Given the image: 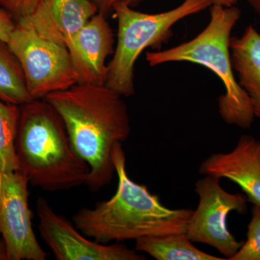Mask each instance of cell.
<instances>
[{"instance_id": "4", "label": "cell", "mask_w": 260, "mask_h": 260, "mask_svg": "<svg viewBox=\"0 0 260 260\" xmlns=\"http://www.w3.org/2000/svg\"><path fill=\"white\" fill-rule=\"evenodd\" d=\"M210 20L204 30L177 47L146 53L150 67L171 62L195 63L213 72L223 83L225 93L218 98V112L228 124L249 129L254 116L250 100L236 79L230 43L232 32L241 18L236 6L213 5Z\"/></svg>"}, {"instance_id": "20", "label": "cell", "mask_w": 260, "mask_h": 260, "mask_svg": "<svg viewBox=\"0 0 260 260\" xmlns=\"http://www.w3.org/2000/svg\"><path fill=\"white\" fill-rule=\"evenodd\" d=\"M94 3L99 9V13L107 15L113 11V8L118 3H124L132 8H135L145 0H90Z\"/></svg>"}, {"instance_id": "3", "label": "cell", "mask_w": 260, "mask_h": 260, "mask_svg": "<svg viewBox=\"0 0 260 260\" xmlns=\"http://www.w3.org/2000/svg\"><path fill=\"white\" fill-rule=\"evenodd\" d=\"M15 150L20 171L42 190L86 184L90 168L76 153L60 115L45 99L20 106Z\"/></svg>"}, {"instance_id": "2", "label": "cell", "mask_w": 260, "mask_h": 260, "mask_svg": "<svg viewBox=\"0 0 260 260\" xmlns=\"http://www.w3.org/2000/svg\"><path fill=\"white\" fill-rule=\"evenodd\" d=\"M112 157L118 177L115 194L93 208L77 212L73 217L75 227L102 244L186 233L194 210L170 209L147 186L132 180L126 172L122 143L114 147Z\"/></svg>"}, {"instance_id": "22", "label": "cell", "mask_w": 260, "mask_h": 260, "mask_svg": "<svg viewBox=\"0 0 260 260\" xmlns=\"http://www.w3.org/2000/svg\"><path fill=\"white\" fill-rule=\"evenodd\" d=\"M246 1L260 16V0H246Z\"/></svg>"}, {"instance_id": "19", "label": "cell", "mask_w": 260, "mask_h": 260, "mask_svg": "<svg viewBox=\"0 0 260 260\" xmlns=\"http://www.w3.org/2000/svg\"><path fill=\"white\" fill-rule=\"evenodd\" d=\"M16 25V20L6 10L0 8V39L8 42Z\"/></svg>"}, {"instance_id": "23", "label": "cell", "mask_w": 260, "mask_h": 260, "mask_svg": "<svg viewBox=\"0 0 260 260\" xmlns=\"http://www.w3.org/2000/svg\"><path fill=\"white\" fill-rule=\"evenodd\" d=\"M0 260H8L4 242L1 240H0Z\"/></svg>"}, {"instance_id": "10", "label": "cell", "mask_w": 260, "mask_h": 260, "mask_svg": "<svg viewBox=\"0 0 260 260\" xmlns=\"http://www.w3.org/2000/svg\"><path fill=\"white\" fill-rule=\"evenodd\" d=\"M107 15L98 13L66 44L78 83L104 85L108 56L114 52V34Z\"/></svg>"}, {"instance_id": "5", "label": "cell", "mask_w": 260, "mask_h": 260, "mask_svg": "<svg viewBox=\"0 0 260 260\" xmlns=\"http://www.w3.org/2000/svg\"><path fill=\"white\" fill-rule=\"evenodd\" d=\"M212 5L210 0H184L177 8L149 14L124 3L116 4L112 12L118 21L117 43L108 64L106 86L123 97L134 95L135 65L143 51L148 48L161 50L172 37V28L178 22Z\"/></svg>"}, {"instance_id": "1", "label": "cell", "mask_w": 260, "mask_h": 260, "mask_svg": "<svg viewBox=\"0 0 260 260\" xmlns=\"http://www.w3.org/2000/svg\"><path fill=\"white\" fill-rule=\"evenodd\" d=\"M122 98L105 85L77 83L43 99L60 115L73 148L90 168V190L111 182L113 150L129 138V112Z\"/></svg>"}, {"instance_id": "9", "label": "cell", "mask_w": 260, "mask_h": 260, "mask_svg": "<svg viewBox=\"0 0 260 260\" xmlns=\"http://www.w3.org/2000/svg\"><path fill=\"white\" fill-rule=\"evenodd\" d=\"M37 212L39 230L44 242L58 260H145L143 254L117 242L105 245L89 240L75 225L39 198Z\"/></svg>"}, {"instance_id": "13", "label": "cell", "mask_w": 260, "mask_h": 260, "mask_svg": "<svg viewBox=\"0 0 260 260\" xmlns=\"http://www.w3.org/2000/svg\"><path fill=\"white\" fill-rule=\"evenodd\" d=\"M233 68L239 85L250 100L255 117L260 119V34L249 25L230 43Z\"/></svg>"}, {"instance_id": "14", "label": "cell", "mask_w": 260, "mask_h": 260, "mask_svg": "<svg viewBox=\"0 0 260 260\" xmlns=\"http://www.w3.org/2000/svg\"><path fill=\"white\" fill-rule=\"evenodd\" d=\"M135 250L158 260H223L200 250L186 233L164 234L137 239Z\"/></svg>"}, {"instance_id": "18", "label": "cell", "mask_w": 260, "mask_h": 260, "mask_svg": "<svg viewBox=\"0 0 260 260\" xmlns=\"http://www.w3.org/2000/svg\"><path fill=\"white\" fill-rule=\"evenodd\" d=\"M42 0H0V8L6 10L16 21L31 14Z\"/></svg>"}, {"instance_id": "8", "label": "cell", "mask_w": 260, "mask_h": 260, "mask_svg": "<svg viewBox=\"0 0 260 260\" xmlns=\"http://www.w3.org/2000/svg\"><path fill=\"white\" fill-rule=\"evenodd\" d=\"M29 181L21 171L0 172V236L8 260H45L29 208Z\"/></svg>"}, {"instance_id": "11", "label": "cell", "mask_w": 260, "mask_h": 260, "mask_svg": "<svg viewBox=\"0 0 260 260\" xmlns=\"http://www.w3.org/2000/svg\"><path fill=\"white\" fill-rule=\"evenodd\" d=\"M200 174L237 184L247 201L260 206V140L242 135L228 153H215L202 162Z\"/></svg>"}, {"instance_id": "6", "label": "cell", "mask_w": 260, "mask_h": 260, "mask_svg": "<svg viewBox=\"0 0 260 260\" xmlns=\"http://www.w3.org/2000/svg\"><path fill=\"white\" fill-rule=\"evenodd\" d=\"M8 44L21 66L32 100L78 83L68 49L41 37L23 20L16 22Z\"/></svg>"}, {"instance_id": "17", "label": "cell", "mask_w": 260, "mask_h": 260, "mask_svg": "<svg viewBox=\"0 0 260 260\" xmlns=\"http://www.w3.org/2000/svg\"><path fill=\"white\" fill-rule=\"evenodd\" d=\"M246 241L230 260H260V206L251 207Z\"/></svg>"}, {"instance_id": "15", "label": "cell", "mask_w": 260, "mask_h": 260, "mask_svg": "<svg viewBox=\"0 0 260 260\" xmlns=\"http://www.w3.org/2000/svg\"><path fill=\"white\" fill-rule=\"evenodd\" d=\"M0 101L22 106L32 102L23 70L8 42L0 39Z\"/></svg>"}, {"instance_id": "21", "label": "cell", "mask_w": 260, "mask_h": 260, "mask_svg": "<svg viewBox=\"0 0 260 260\" xmlns=\"http://www.w3.org/2000/svg\"><path fill=\"white\" fill-rule=\"evenodd\" d=\"M213 5H221L224 7L235 6L238 0H210Z\"/></svg>"}, {"instance_id": "7", "label": "cell", "mask_w": 260, "mask_h": 260, "mask_svg": "<svg viewBox=\"0 0 260 260\" xmlns=\"http://www.w3.org/2000/svg\"><path fill=\"white\" fill-rule=\"evenodd\" d=\"M199 205L193 211L186 234L191 242L208 244L230 260L242 246L229 232L228 215L232 212L245 214L247 198L244 194H232L224 190L220 179L205 175L195 183Z\"/></svg>"}, {"instance_id": "16", "label": "cell", "mask_w": 260, "mask_h": 260, "mask_svg": "<svg viewBox=\"0 0 260 260\" xmlns=\"http://www.w3.org/2000/svg\"><path fill=\"white\" fill-rule=\"evenodd\" d=\"M20 115V106L0 101V172L20 170L15 140Z\"/></svg>"}, {"instance_id": "12", "label": "cell", "mask_w": 260, "mask_h": 260, "mask_svg": "<svg viewBox=\"0 0 260 260\" xmlns=\"http://www.w3.org/2000/svg\"><path fill=\"white\" fill-rule=\"evenodd\" d=\"M98 13L90 0H42L31 14L19 20L41 37L66 47L70 38Z\"/></svg>"}]
</instances>
